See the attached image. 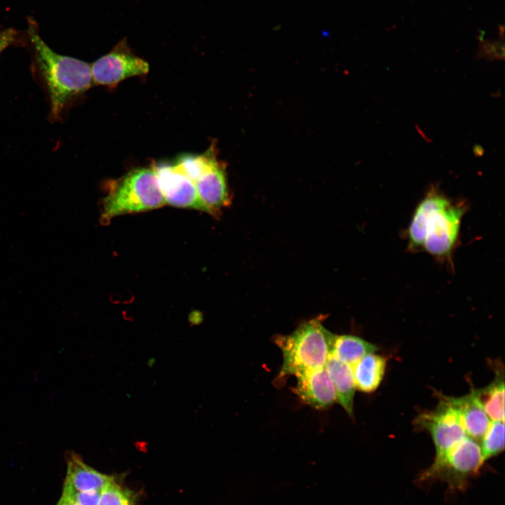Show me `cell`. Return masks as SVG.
Listing matches in <instances>:
<instances>
[{
    "label": "cell",
    "instance_id": "1",
    "mask_svg": "<svg viewBox=\"0 0 505 505\" xmlns=\"http://www.w3.org/2000/svg\"><path fill=\"white\" fill-rule=\"evenodd\" d=\"M466 207L432 187L417 206L408 229L409 248L448 258L457 241Z\"/></svg>",
    "mask_w": 505,
    "mask_h": 505
},
{
    "label": "cell",
    "instance_id": "2",
    "mask_svg": "<svg viewBox=\"0 0 505 505\" xmlns=\"http://www.w3.org/2000/svg\"><path fill=\"white\" fill-rule=\"evenodd\" d=\"M28 35L39 71L46 83L50 102V118H60L67 105L93 83L88 63L53 51L39 34L38 26L29 20Z\"/></svg>",
    "mask_w": 505,
    "mask_h": 505
},
{
    "label": "cell",
    "instance_id": "3",
    "mask_svg": "<svg viewBox=\"0 0 505 505\" xmlns=\"http://www.w3.org/2000/svg\"><path fill=\"white\" fill-rule=\"evenodd\" d=\"M334 337L316 319L302 323L290 335L276 337L275 343L283 359L278 377L325 367Z\"/></svg>",
    "mask_w": 505,
    "mask_h": 505
},
{
    "label": "cell",
    "instance_id": "4",
    "mask_svg": "<svg viewBox=\"0 0 505 505\" xmlns=\"http://www.w3.org/2000/svg\"><path fill=\"white\" fill-rule=\"evenodd\" d=\"M166 204L153 168H137L111 184L102 203L101 222L114 217L143 212Z\"/></svg>",
    "mask_w": 505,
    "mask_h": 505
},
{
    "label": "cell",
    "instance_id": "5",
    "mask_svg": "<svg viewBox=\"0 0 505 505\" xmlns=\"http://www.w3.org/2000/svg\"><path fill=\"white\" fill-rule=\"evenodd\" d=\"M483 460L479 443L465 436L440 461L433 462L417 478L419 483L441 480L449 490H464L471 477L477 474Z\"/></svg>",
    "mask_w": 505,
    "mask_h": 505
},
{
    "label": "cell",
    "instance_id": "6",
    "mask_svg": "<svg viewBox=\"0 0 505 505\" xmlns=\"http://www.w3.org/2000/svg\"><path fill=\"white\" fill-rule=\"evenodd\" d=\"M188 174L208 213L215 214L229 204L224 166L217 159L213 147L203 154L192 156Z\"/></svg>",
    "mask_w": 505,
    "mask_h": 505
},
{
    "label": "cell",
    "instance_id": "7",
    "mask_svg": "<svg viewBox=\"0 0 505 505\" xmlns=\"http://www.w3.org/2000/svg\"><path fill=\"white\" fill-rule=\"evenodd\" d=\"M415 425L431 435L436 449L433 462L441 460L466 436L457 410L445 396H442L435 409L419 415Z\"/></svg>",
    "mask_w": 505,
    "mask_h": 505
},
{
    "label": "cell",
    "instance_id": "8",
    "mask_svg": "<svg viewBox=\"0 0 505 505\" xmlns=\"http://www.w3.org/2000/svg\"><path fill=\"white\" fill-rule=\"evenodd\" d=\"M93 83L112 86L134 76L146 74L147 62L135 55L126 39H122L109 53L90 65Z\"/></svg>",
    "mask_w": 505,
    "mask_h": 505
},
{
    "label": "cell",
    "instance_id": "9",
    "mask_svg": "<svg viewBox=\"0 0 505 505\" xmlns=\"http://www.w3.org/2000/svg\"><path fill=\"white\" fill-rule=\"evenodd\" d=\"M153 170L166 203L208 213L201 200L195 184L175 164H158Z\"/></svg>",
    "mask_w": 505,
    "mask_h": 505
},
{
    "label": "cell",
    "instance_id": "10",
    "mask_svg": "<svg viewBox=\"0 0 505 505\" xmlns=\"http://www.w3.org/2000/svg\"><path fill=\"white\" fill-rule=\"evenodd\" d=\"M295 377V393L304 403L323 410L337 402L334 386L325 367L304 372Z\"/></svg>",
    "mask_w": 505,
    "mask_h": 505
},
{
    "label": "cell",
    "instance_id": "11",
    "mask_svg": "<svg viewBox=\"0 0 505 505\" xmlns=\"http://www.w3.org/2000/svg\"><path fill=\"white\" fill-rule=\"evenodd\" d=\"M457 410L462 424L467 436L480 441L490 424V419L486 414L476 389L460 397H448Z\"/></svg>",
    "mask_w": 505,
    "mask_h": 505
},
{
    "label": "cell",
    "instance_id": "12",
    "mask_svg": "<svg viewBox=\"0 0 505 505\" xmlns=\"http://www.w3.org/2000/svg\"><path fill=\"white\" fill-rule=\"evenodd\" d=\"M67 476L64 487L79 492H102L113 480L86 464L81 457L72 452L67 455Z\"/></svg>",
    "mask_w": 505,
    "mask_h": 505
},
{
    "label": "cell",
    "instance_id": "13",
    "mask_svg": "<svg viewBox=\"0 0 505 505\" xmlns=\"http://www.w3.org/2000/svg\"><path fill=\"white\" fill-rule=\"evenodd\" d=\"M325 368L334 386L337 402L352 417L356 389L351 366L330 355Z\"/></svg>",
    "mask_w": 505,
    "mask_h": 505
},
{
    "label": "cell",
    "instance_id": "14",
    "mask_svg": "<svg viewBox=\"0 0 505 505\" xmlns=\"http://www.w3.org/2000/svg\"><path fill=\"white\" fill-rule=\"evenodd\" d=\"M386 367V358L375 353L363 356L352 366L356 389L365 393L375 391L380 385Z\"/></svg>",
    "mask_w": 505,
    "mask_h": 505
},
{
    "label": "cell",
    "instance_id": "15",
    "mask_svg": "<svg viewBox=\"0 0 505 505\" xmlns=\"http://www.w3.org/2000/svg\"><path fill=\"white\" fill-rule=\"evenodd\" d=\"M379 348L363 338L349 335H335L330 356L352 366L363 356Z\"/></svg>",
    "mask_w": 505,
    "mask_h": 505
},
{
    "label": "cell",
    "instance_id": "16",
    "mask_svg": "<svg viewBox=\"0 0 505 505\" xmlns=\"http://www.w3.org/2000/svg\"><path fill=\"white\" fill-rule=\"evenodd\" d=\"M495 370L494 380L485 387L476 389V391L490 420L504 422V368Z\"/></svg>",
    "mask_w": 505,
    "mask_h": 505
},
{
    "label": "cell",
    "instance_id": "17",
    "mask_svg": "<svg viewBox=\"0 0 505 505\" xmlns=\"http://www.w3.org/2000/svg\"><path fill=\"white\" fill-rule=\"evenodd\" d=\"M483 462L499 454L504 450V422L491 421L480 440Z\"/></svg>",
    "mask_w": 505,
    "mask_h": 505
},
{
    "label": "cell",
    "instance_id": "18",
    "mask_svg": "<svg viewBox=\"0 0 505 505\" xmlns=\"http://www.w3.org/2000/svg\"><path fill=\"white\" fill-rule=\"evenodd\" d=\"M98 505H135V503L129 491L112 480L101 492Z\"/></svg>",
    "mask_w": 505,
    "mask_h": 505
},
{
    "label": "cell",
    "instance_id": "19",
    "mask_svg": "<svg viewBox=\"0 0 505 505\" xmlns=\"http://www.w3.org/2000/svg\"><path fill=\"white\" fill-rule=\"evenodd\" d=\"M478 56L488 60H503L504 58V40L482 39L479 41Z\"/></svg>",
    "mask_w": 505,
    "mask_h": 505
},
{
    "label": "cell",
    "instance_id": "20",
    "mask_svg": "<svg viewBox=\"0 0 505 505\" xmlns=\"http://www.w3.org/2000/svg\"><path fill=\"white\" fill-rule=\"evenodd\" d=\"M78 505H98L101 492H79L63 486L62 493Z\"/></svg>",
    "mask_w": 505,
    "mask_h": 505
},
{
    "label": "cell",
    "instance_id": "21",
    "mask_svg": "<svg viewBox=\"0 0 505 505\" xmlns=\"http://www.w3.org/2000/svg\"><path fill=\"white\" fill-rule=\"evenodd\" d=\"M17 35V31L12 28L0 31V54L15 41Z\"/></svg>",
    "mask_w": 505,
    "mask_h": 505
},
{
    "label": "cell",
    "instance_id": "22",
    "mask_svg": "<svg viewBox=\"0 0 505 505\" xmlns=\"http://www.w3.org/2000/svg\"><path fill=\"white\" fill-rule=\"evenodd\" d=\"M56 505H78L68 496L62 494V496Z\"/></svg>",
    "mask_w": 505,
    "mask_h": 505
}]
</instances>
